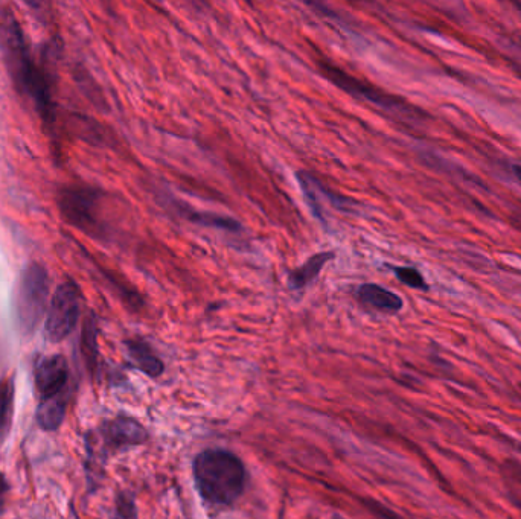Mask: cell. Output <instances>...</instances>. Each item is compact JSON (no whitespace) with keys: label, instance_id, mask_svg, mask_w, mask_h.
Here are the masks:
<instances>
[{"label":"cell","instance_id":"6da1fadb","mask_svg":"<svg viewBox=\"0 0 521 519\" xmlns=\"http://www.w3.org/2000/svg\"><path fill=\"white\" fill-rule=\"evenodd\" d=\"M192 472L203 500L214 506H231L246 489V466L227 449H205L197 454Z\"/></svg>","mask_w":521,"mask_h":519},{"label":"cell","instance_id":"7a4b0ae2","mask_svg":"<svg viewBox=\"0 0 521 519\" xmlns=\"http://www.w3.org/2000/svg\"><path fill=\"white\" fill-rule=\"evenodd\" d=\"M5 49H7V60L10 64L11 75L17 86L25 95L34 101L39 112L45 118L51 116V98H49L48 86H46L43 75L37 66L32 63L28 49L23 42L22 32L16 23H10L5 32Z\"/></svg>","mask_w":521,"mask_h":519},{"label":"cell","instance_id":"3957f363","mask_svg":"<svg viewBox=\"0 0 521 519\" xmlns=\"http://www.w3.org/2000/svg\"><path fill=\"white\" fill-rule=\"evenodd\" d=\"M317 66H319L323 77L327 78L331 83L336 84V86L339 87V89H342L343 92L354 96V98L371 102L374 106L386 109L387 112H410L409 106H407L406 102L401 101L397 96L389 95V93L377 89V87L372 86V84L365 83V81L352 77L351 74L343 71V69L337 67L336 64L330 63V61L319 60L317 61Z\"/></svg>","mask_w":521,"mask_h":519},{"label":"cell","instance_id":"277c9868","mask_svg":"<svg viewBox=\"0 0 521 519\" xmlns=\"http://www.w3.org/2000/svg\"><path fill=\"white\" fill-rule=\"evenodd\" d=\"M81 313L80 288L74 282H64L57 288L49 305L46 337L52 343L64 340L77 325Z\"/></svg>","mask_w":521,"mask_h":519},{"label":"cell","instance_id":"5b68a950","mask_svg":"<svg viewBox=\"0 0 521 519\" xmlns=\"http://www.w3.org/2000/svg\"><path fill=\"white\" fill-rule=\"evenodd\" d=\"M48 274L40 265L26 268L19 284V311L25 322H37L48 297Z\"/></svg>","mask_w":521,"mask_h":519},{"label":"cell","instance_id":"8992f818","mask_svg":"<svg viewBox=\"0 0 521 519\" xmlns=\"http://www.w3.org/2000/svg\"><path fill=\"white\" fill-rule=\"evenodd\" d=\"M36 386L42 398L58 395L66 390L69 378L68 361L63 355H49L37 363Z\"/></svg>","mask_w":521,"mask_h":519},{"label":"cell","instance_id":"52a82bcc","mask_svg":"<svg viewBox=\"0 0 521 519\" xmlns=\"http://www.w3.org/2000/svg\"><path fill=\"white\" fill-rule=\"evenodd\" d=\"M96 206V195L87 189H69L63 194L61 209L71 223L81 229H93L96 226L93 209Z\"/></svg>","mask_w":521,"mask_h":519},{"label":"cell","instance_id":"ba28073f","mask_svg":"<svg viewBox=\"0 0 521 519\" xmlns=\"http://www.w3.org/2000/svg\"><path fill=\"white\" fill-rule=\"evenodd\" d=\"M103 434L107 445L115 451L142 445L148 439L147 430L135 419L128 418L107 422Z\"/></svg>","mask_w":521,"mask_h":519},{"label":"cell","instance_id":"9c48e42d","mask_svg":"<svg viewBox=\"0 0 521 519\" xmlns=\"http://www.w3.org/2000/svg\"><path fill=\"white\" fill-rule=\"evenodd\" d=\"M358 299L369 308L377 309L381 313L395 314L403 309L404 302L398 294L377 284H363L358 288Z\"/></svg>","mask_w":521,"mask_h":519},{"label":"cell","instance_id":"30bf717a","mask_svg":"<svg viewBox=\"0 0 521 519\" xmlns=\"http://www.w3.org/2000/svg\"><path fill=\"white\" fill-rule=\"evenodd\" d=\"M127 346L128 357L133 361L136 367L145 375L150 378H157L162 375L165 370V364L162 363L159 357L154 354L153 348L147 341L141 340V338H135V340L125 341Z\"/></svg>","mask_w":521,"mask_h":519},{"label":"cell","instance_id":"8fae6325","mask_svg":"<svg viewBox=\"0 0 521 519\" xmlns=\"http://www.w3.org/2000/svg\"><path fill=\"white\" fill-rule=\"evenodd\" d=\"M177 207L176 211L180 217L185 218L189 223L197 224V226L214 227V229L227 230V232H240L241 224L231 217L214 214V212L194 211L191 207L183 203H174Z\"/></svg>","mask_w":521,"mask_h":519},{"label":"cell","instance_id":"7c38bea8","mask_svg":"<svg viewBox=\"0 0 521 519\" xmlns=\"http://www.w3.org/2000/svg\"><path fill=\"white\" fill-rule=\"evenodd\" d=\"M334 258H336V253L334 252L316 253V255L311 256L305 264H302L301 267L295 268V270L288 273V285H290V288H293V290H301V288L307 287L313 279L319 276L323 267H325L328 262L333 261Z\"/></svg>","mask_w":521,"mask_h":519},{"label":"cell","instance_id":"4fadbf2b","mask_svg":"<svg viewBox=\"0 0 521 519\" xmlns=\"http://www.w3.org/2000/svg\"><path fill=\"white\" fill-rule=\"evenodd\" d=\"M66 407H68L66 390L58 395L42 398L39 410H37V421H39L40 427L48 431L57 430L63 422Z\"/></svg>","mask_w":521,"mask_h":519},{"label":"cell","instance_id":"5bb4252c","mask_svg":"<svg viewBox=\"0 0 521 519\" xmlns=\"http://www.w3.org/2000/svg\"><path fill=\"white\" fill-rule=\"evenodd\" d=\"M14 387L10 381L0 383V442L7 437L13 418Z\"/></svg>","mask_w":521,"mask_h":519},{"label":"cell","instance_id":"9a60e30c","mask_svg":"<svg viewBox=\"0 0 521 519\" xmlns=\"http://www.w3.org/2000/svg\"><path fill=\"white\" fill-rule=\"evenodd\" d=\"M398 281L403 282L407 287L415 288V290H429L426 279L422 276L421 271L413 267H392Z\"/></svg>","mask_w":521,"mask_h":519},{"label":"cell","instance_id":"2e32d148","mask_svg":"<svg viewBox=\"0 0 521 519\" xmlns=\"http://www.w3.org/2000/svg\"><path fill=\"white\" fill-rule=\"evenodd\" d=\"M362 501L363 504H365L366 509H368L377 519H404L403 516L398 515L394 510H390L389 507L378 503V501L372 500V498H363Z\"/></svg>","mask_w":521,"mask_h":519},{"label":"cell","instance_id":"e0dca14e","mask_svg":"<svg viewBox=\"0 0 521 519\" xmlns=\"http://www.w3.org/2000/svg\"><path fill=\"white\" fill-rule=\"evenodd\" d=\"M116 512H118V519H136L135 500L130 495H119Z\"/></svg>","mask_w":521,"mask_h":519},{"label":"cell","instance_id":"ac0fdd59","mask_svg":"<svg viewBox=\"0 0 521 519\" xmlns=\"http://www.w3.org/2000/svg\"><path fill=\"white\" fill-rule=\"evenodd\" d=\"M95 325L92 322L87 323L86 331H84L83 346L89 361H95L96 357V343H95Z\"/></svg>","mask_w":521,"mask_h":519},{"label":"cell","instance_id":"d6986e66","mask_svg":"<svg viewBox=\"0 0 521 519\" xmlns=\"http://www.w3.org/2000/svg\"><path fill=\"white\" fill-rule=\"evenodd\" d=\"M512 172H514L515 179L521 183V165H512Z\"/></svg>","mask_w":521,"mask_h":519},{"label":"cell","instance_id":"ffe728a7","mask_svg":"<svg viewBox=\"0 0 521 519\" xmlns=\"http://www.w3.org/2000/svg\"><path fill=\"white\" fill-rule=\"evenodd\" d=\"M7 489V483H5L4 477H2V474H0V494Z\"/></svg>","mask_w":521,"mask_h":519},{"label":"cell","instance_id":"44dd1931","mask_svg":"<svg viewBox=\"0 0 521 519\" xmlns=\"http://www.w3.org/2000/svg\"><path fill=\"white\" fill-rule=\"evenodd\" d=\"M515 7H517V8H518V10H520V11H521V2H518V4H515Z\"/></svg>","mask_w":521,"mask_h":519},{"label":"cell","instance_id":"7402d4cb","mask_svg":"<svg viewBox=\"0 0 521 519\" xmlns=\"http://www.w3.org/2000/svg\"><path fill=\"white\" fill-rule=\"evenodd\" d=\"M334 519H342V518H340V516H336V518H334Z\"/></svg>","mask_w":521,"mask_h":519}]
</instances>
